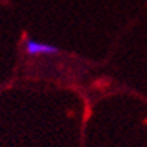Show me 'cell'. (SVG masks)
<instances>
[{"instance_id":"cell-1","label":"cell","mask_w":147,"mask_h":147,"mask_svg":"<svg viewBox=\"0 0 147 147\" xmlns=\"http://www.w3.org/2000/svg\"><path fill=\"white\" fill-rule=\"evenodd\" d=\"M26 53L29 56H44V54H59L60 48L54 44H47V42H39L35 39L27 38L26 39Z\"/></svg>"}]
</instances>
